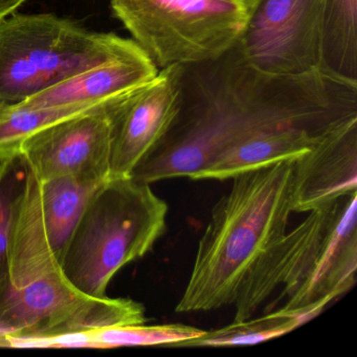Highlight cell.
Instances as JSON below:
<instances>
[{
    "instance_id": "obj_1",
    "label": "cell",
    "mask_w": 357,
    "mask_h": 357,
    "mask_svg": "<svg viewBox=\"0 0 357 357\" xmlns=\"http://www.w3.org/2000/svg\"><path fill=\"white\" fill-rule=\"evenodd\" d=\"M353 118L357 86L319 72L294 78L263 74L236 43L217 59L183 66L178 112L130 176L148 185L192 179L223 150L257 133L287 127L329 129Z\"/></svg>"
},
{
    "instance_id": "obj_2",
    "label": "cell",
    "mask_w": 357,
    "mask_h": 357,
    "mask_svg": "<svg viewBox=\"0 0 357 357\" xmlns=\"http://www.w3.org/2000/svg\"><path fill=\"white\" fill-rule=\"evenodd\" d=\"M146 321L141 303L93 298L70 284L47 240L40 181L30 170L7 277L0 287V334L10 340L12 348H33L68 336Z\"/></svg>"
},
{
    "instance_id": "obj_3",
    "label": "cell",
    "mask_w": 357,
    "mask_h": 357,
    "mask_svg": "<svg viewBox=\"0 0 357 357\" xmlns=\"http://www.w3.org/2000/svg\"><path fill=\"white\" fill-rule=\"evenodd\" d=\"M294 160L233 177L217 202L200 238L189 281L176 312L214 310L233 305L248 269L286 233L292 213Z\"/></svg>"
},
{
    "instance_id": "obj_4",
    "label": "cell",
    "mask_w": 357,
    "mask_h": 357,
    "mask_svg": "<svg viewBox=\"0 0 357 357\" xmlns=\"http://www.w3.org/2000/svg\"><path fill=\"white\" fill-rule=\"evenodd\" d=\"M252 263L234 306V321L254 317L277 290L267 311L282 309L319 315L356 283L357 192L308 212Z\"/></svg>"
},
{
    "instance_id": "obj_5",
    "label": "cell",
    "mask_w": 357,
    "mask_h": 357,
    "mask_svg": "<svg viewBox=\"0 0 357 357\" xmlns=\"http://www.w3.org/2000/svg\"><path fill=\"white\" fill-rule=\"evenodd\" d=\"M168 204L151 185L110 177L96 192L61 261L64 275L83 294L104 298L112 278L153 248L166 231Z\"/></svg>"
},
{
    "instance_id": "obj_6",
    "label": "cell",
    "mask_w": 357,
    "mask_h": 357,
    "mask_svg": "<svg viewBox=\"0 0 357 357\" xmlns=\"http://www.w3.org/2000/svg\"><path fill=\"white\" fill-rule=\"evenodd\" d=\"M137 47L54 14H11L0 20V103H20Z\"/></svg>"
},
{
    "instance_id": "obj_7",
    "label": "cell",
    "mask_w": 357,
    "mask_h": 357,
    "mask_svg": "<svg viewBox=\"0 0 357 357\" xmlns=\"http://www.w3.org/2000/svg\"><path fill=\"white\" fill-rule=\"evenodd\" d=\"M110 5L158 70L221 57L245 24V0H110Z\"/></svg>"
},
{
    "instance_id": "obj_8",
    "label": "cell",
    "mask_w": 357,
    "mask_h": 357,
    "mask_svg": "<svg viewBox=\"0 0 357 357\" xmlns=\"http://www.w3.org/2000/svg\"><path fill=\"white\" fill-rule=\"evenodd\" d=\"M238 45L246 61L269 76L294 78L319 72L325 0H245Z\"/></svg>"
},
{
    "instance_id": "obj_9",
    "label": "cell",
    "mask_w": 357,
    "mask_h": 357,
    "mask_svg": "<svg viewBox=\"0 0 357 357\" xmlns=\"http://www.w3.org/2000/svg\"><path fill=\"white\" fill-rule=\"evenodd\" d=\"M129 93L29 137L20 154L35 176L40 181L68 175L109 179L114 121Z\"/></svg>"
},
{
    "instance_id": "obj_10",
    "label": "cell",
    "mask_w": 357,
    "mask_h": 357,
    "mask_svg": "<svg viewBox=\"0 0 357 357\" xmlns=\"http://www.w3.org/2000/svg\"><path fill=\"white\" fill-rule=\"evenodd\" d=\"M183 74V66L162 68L123 100L114 121L110 177L130 176L164 139L178 112Z\"/></svg>"
},
{
    "instance_id": "obj_11",
    "label": "cell",
    "mask_w": 357,
    "mask_h": 357,
    "mask_svg": "<svg viewBox=\"0 0 357 357\" xmlns=\"http://www.w3.org/2000/svg\"><path fill=\"white\" fill-rule=\"evenodd\" d=\"M357 192V118L326 133L294 160L292 212L308 213Z\"/></svg>"
},
{
    "instance_id": "obj_12",
    "label": "cell",
    "mask_w": 357,
    "mask_h": 357,
    "mask_svg": "<svg viewBox=\"0 0 357 357\" xmlns=\"http://www.w3.org/2000/svg\"><path fill=\"white\" fill-rule=\"evenodd\" d=\"M160 70L141 47L20 102L28 107L98 105L147 84Z\"/></svg>"
},
{
    "instance_id": "obj_13",
    "label": "cell",
    "mask_w": 357,
    "mask_h": 357,
    "mask_svg": "<svg viewBox=\"0 0 357 357\" xmlns=\"http://www.w3.org/2000/svg\"><path fill=\"white\" fill-rule=\"evenodd\" d=\"M336 126L329 129L287 127L257 133L223 150L192 179L225 181L282 160H296Z\"/></svg>"
},
{
    "instance_id": "obj_14",
    "label": "cell",
    "mask_w": 357,
    "mask_h": 357,
    "mask_svg": "<svg viewBox=\"0 0 357 357\" xmlns=\"http://www.w3.org/2000/svg\"><path fill=\"white\" fill-rule=\"evenodd\" d=\"M105 181L73 175L40 181L43 225L60 262L91 198Z\"/></svg>"
},
{
    "instance_id": "obj_15",
    "label": "cell",
    "mask_w": 357,
    "mask_h": 357,
    "mask_svg": "<svg viewBox=\"0 0 357 357\" xmlns=\"http://www.w3.org/2000/svg\"><path fill=\"white\" fill-rule=\"evenodd\" d=\"M319 72L336 82L357 86V0H325Z\"/></svg>"
},
{
    "instance_id": "obj_16",
    "label": "cell",
    "mask_w": 357,
    "mask_h": 357,
    "mask_svg": "<svg viewBox=\"0 0 357 357\" xmlns=\"http://www.w3.org/2000/svg\"><path fill=\"white\" fill-rule=\"evenodd\" d=\"M317 317L309 311L285 310L279 308L259 317L233 321L225 327L204 331L193 340L174 347H231L255 344L279 337L294 331Z\"/></svg>"
},
{
    "instance_id": "obj_17",
    "label": "cell",
    "mask_w": 357,
    "mask_h": 357,
    "mask_svg": "<svg viewBox=\"0 0 357 357\" xmlns=\"http://www.w3.org/2000/svg\"><path fill=\"white\" fill-rule=\"evenodd\" d=\"M204 333V330L183 324L164 325L119 326L79 335L68 336L52 340L47 347H85L108 349L124 346L174 347L179 342L193 340Z\"/></svg>"
},
{
    "instance_id": "obj_18",
    "label": "cell",
    "mask_w": 357,
    "mask_h": 357,
    "mask_svg": "<svg viewBox=\"0 0 357 357\" xmlns=\"http://www.w3.org/2000/svg\"><path fill=\"white\" fill-rule=\"evenodd\" d=\"M101 104L33 108L22 103H0V160L20 154L22 143L37 131Z\"/></svg>"
},
{
    "instance_id": "obj_19",
    "label": "cell",
    "mask_w": 357,
    "mask_h": 357,
    "mask_svg": "<svg viewBox=\"0 0 357 357\" xmlns=\"http://www.w3.org/2000/svg\"><path fill=\"white\" fill-rule=\"evenodd\" d=\"M30 168L20 154L0 160V287L7 277L10 250L28 188Z\"/></svg>"
},
{
    "instance_id": "obj_20",
    "label": "cell",
    "mask_w": 357,
    "mask_h": 357,
    "mask_svg": "<svg viewBox=\"0 0 357 357\" xmlns=\"http://www.w3.org/2000/svg\"><path fill=\"white\" fill-rule=\"evenodd\" d=\"M26 0H0V20L13 14Z\"/></svg>"
}]
</instances>
